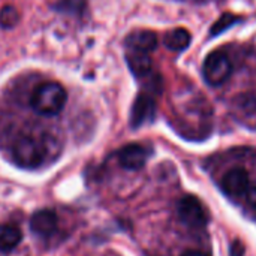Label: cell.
Returning <instances> with one entry per match:
<instances>
[{
    "label": "cell",
    "instance_id": "1",
    "mask_svg": "<svg viewBox=\"0 0 256 256\" xmlns=\"http://www.w3.org/2000/svg\"><path fill=\"white\" fill-rule=\"evenodd\" d=\"M68 100V93L58 82H45L39 86L32 96V108L42 116L58 114Z\"/></svg>",
    "mask_w": 256,
    "mask_h": 256
},
{
    "label": "cell",
    "instance_id": "2",
    "mask_svg": "<svg viewBox=\"0 0 256 256\" xmlns=\"http://www.w3.org/2000/svg\"><path fill=\"white\" fill-rule=\"evenodd\" d=\"M46 154V147L42 141L22 135L15 140L12 146V159L14 162L26 170H34L42 165L45 160Z\"/></svg>",
    "mask_w": 256,
    "mask_h": 256
},
{
    "label": "cell",
    "instance_id": "3",
    "mask_svg": "<svg viewBox=\"0 0 256 256\" xmlns=\"http://www.w3.org/2000/svg\"><path fill=\"white\" fill-rule=\"evenodd\" d=\"M232 72V66L230 62V57L222 52V51H213L212 54L207 56L204 66H202V75L204 80L210 84V86H222L224 82L228 81V78L231 76Z\"/></svg>",
    "mask_w": 256,
    "mask_h": 256
},
{
    "label": "cell",
    "instance_id": "4",
    "mask_svg": "<svg viewBox=\"0 0 256 256\" xmlns=\"http://www.w3.org/2000/svg\"><path fill=\"white\" fill-rule=\"evenodd\" d=\"M178 218L189 228H201L207 224V213L201 201L195 196H184L178 202Z\"/></svg>",
    "mask_w": 256,
    "mask_h": 256
},
{
    "label": "cell",
    "instance_id": "5",
    "mask_svg": "<svg viewBox=\"0 0 256 256\" xmlns=\"http://www.w3.org/2000/svg\"><path fill=\"white\" fill-rule=\"evenodd\" d=\"M249 186H250L249 172L242 166L228 171L222 180V189L231 198H244L248 195Z\"/></svg>",
    "mask_w": 256,
    "mask_h": 256
},
{
    "label": "cell",
    "instance_id": "6",
    "mask_svg": "<svg viewBox=\"0 0 256 256\" xmlns=\"http://www.w3.org/2000/svg\"><path fill=\"white\" fill-rule=\"evenodd\" d=\"M156 114V102L154 98L148 93H140L134 100L130 110V126L134 129L144 126L152 122Z\"/></svg>",
    "mask_w": 256,
    "mask_h": 256
},
{
    "label": "cell",
    "instance_id": "7",
    "mask_svg": "<svg viewBox=\"0 0 256 256\" xmlns=\"http://www.w3.org/2000/svg\"><path fill=\"white\" fill-rule=\"evenodd\" d=\"M150 156V150L141 144H128L118 152V164L129 171L141 170Z\"/></svg>",
    "mask_w": 256,
    "mask_h": 256
},
{
    "label": "cell",
    "instance_id": "8",
    "mask_svg": "<svg viewBox=\"0 0 256 256\" xmlns=\"http://www.w3.org/2000/svg\"><path fill=\"white\" fill-rule=\"evenodd\" d=\"M58 225V218L56 214V212L44 208L39 210L36 213H33V216L30 218V230L33 234L39 236V237H50L56 232Z\"/></svg>",
    "mask_w": 256,
    "mask_h": 256
},
{
    "label": "cell",
    "instance_id": "9",
    "mask_svg": "<svg viewBox=\"0 0 256 256\" xmlns=\"http://www.w3.org/2000/svg\"><path fill=\"white\" fill-rule=\"evenodd\" d=\"M126 46L129 51H138V52H152L158 46V36L156 33L150 30H138L130 33L126 38Z\"/></svg>",
    "mask_w": 256,
    "mask_h": 256
},
{
    "label": "cell",
    "instance_id": "10",
    "mask_svg": "<svg viewBox=\"0 0 256 256\" xmlns=\"http://www.w3.org/2000/svg\"><path fill=\"white\" fill-rule=\"evenodd\" d=\"M21 238L22 236L18 226L10 224L0 225V252L3 254L12 252L21 243Z\"/></svg>",
    "mask_w": 256,
    "mask_h": 256
},
{
    "label": "cell",
    "instance_id": "11",
    "mask_svg": "<svg viewBox=\"0 0 256 256\" xmlns=\"http://www.w3.org/2000/svg\"><path fill=\"white\" fill-rule=\"evenodd\" d=\"M126 60L129 64V69L135 76H146L152 70V58L147 52H138V51H129L126 54Z\"/></svg>",
    "mask_w": 256,
    "mask_h": 256
},
{
    "label": "cell",
    "instance_id": "12",
    "mask_svg": "<svg viewBox=\"0 0 256 256\" xmlns=\"http://www.w3.org/2000/svg\"><path fill=\"white\" fill-rule=\"evenodd\" d=\"M190 39H192L190 33L186 28L178 27V28H174L165 34L164 44L171 51H183L190 45Z\"/></svg>",
    "mask_w": 256,
    "mask_h": 256
},
{
    "label": "cell",
    "instance_id": "13",
    "mask_svg": "<svg viewBox=\"0 0 256 256\" xmlns=\"http://www.w3.org/2000/svg\"><path fill=\"white\" fill-rule=\"evenodd\" d=\"M242 18L240 16H236L234 14H231V12H225L214 24H213V27H212V30H210V34L212 36H218V34H220L222 32H225V30H228L230 27H232L236 22H238Z\"/></svg>",
    "mask_w": 256,
    "mask_h": 256
},
{
    "label": "cell",
    "instance_id": "14",
    "mask_svg": "<svg viewBox=\"0 0 256 256\" xmlns=\"http://www.w3.org/2000/svg\"><path fill=\"white\" fill-rule=\"evenodd\" d=\"M54 8L63 14L81 15L86 8V0H58L57 4H54Z\"/></svg>",
    "mask_w": 256,
    "mask_h": 256
},
{
    "label": "cell",
    "instance_id": "15",
    "mask_svg": "<svg viewBox=\"0 0 256 256\" xmlns=\"http://www.w3.org/2000/svg\"><path fill=\"white\" fill-rule=\"evenodd\" d=\"M20 14L14 6H3L0 9V27L2 28H12L18 24Z\"/></svg>",
    "mask_w": 256,
    "mask_h": 256
},
{
    "label": "cell",
    "instance_id": "16",
    "mask_svg": "<svg viewBox=\"0 0 256 256\" xmlns=\"http://www.w3.org/2000/svg\"><path fill=\"white\" fill-rule=\"evenodd\" d=\"M240 108L248 112H255L256 111V94H242L240 99Z\"/></svg>",
    "mask_w": 256,
    "mask_h": 256
},
{
    "label": "cell",
    "instance_id": "17",
    "mask_svg": "<svg viewBox=\"0 0 256 256\" xmlns=\"http://www.w3.org/2000/svg\"><path fill=\"white\" fill-rule=\"evenodd\" d=\"M246 196H248L249 202L256 207V182L250 183V186H249V190H248V195H246Z\"/></svg>",
    "mask_w": 256,
    "mask_h": 256
},
{
    "label": "cell",
    "instance_id": "18",
    "mask_svg": "<svg viewBox=\"0 0 256 256\" xmlns=\"http://www.w3.org/2000/svg\"><path fill=\"white\" fill-rule=\"evenodd\" d=\"M182 256H210L207 252L202 250H186Z\"/></svg>",
    "mask_w": 256,
    "mask_h": 256
}]
</instances>
